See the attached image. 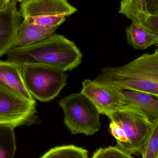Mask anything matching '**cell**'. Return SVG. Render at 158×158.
Masks as SVG:
<instances>
[{
	"instance_id": "cell-14",
	"label": "cell",
	"mask_w": 158,
	"mask_h": 158,
	"mask_svg": "<svg viewBox=\"0 0 158 158\" xmlns=\"http://www.w3.org/2000/svg\"><path fill=\"white\" fill-rule=\"evenodd\" d=\"M148 0H122L118 13L124 15L132 22L143 25L150 15L148 7Z\"/></svg>"
},
{
	"instance_id": "cell-2",
	"label": "cell",
	"mask_w": 158,
	"mask_h": 158,
	"mask_svg": "<svg viewBox=\"0 0 158 158\" xmlns=\"http://www.w3.org/2000/svg\"><path fill=\"white\" fill-rule=\"evenodd\" d=\"M120 90L149 94L158 99V47L118 67H106L94 80Z\"/></svg>"
},
{
	"instance_id": "cell-6",
	"label": "cell",
	"mask_w": 158,
	"mask_h": 158,
	"mask_svg": "<svg viewBox=\"0 0 158 158\" xmlns=\"http://www.w3.org/2000/svg\"><path fill=\"white\" fill-rule=\"evenodd\" d=\"M77 11L67 0H31L20 4L19 12L29 24L58 27Z\"/></svg>"
},
{
	"instance_id": "cell-12",
	"label": "cell",
	"mask_w": 158,
	"mask_h": 158,
	"mask_svg": "<svg viewBox=\"0 0 158 158\" xmlns=\"http://www.w3.org/2000/svg\"><path fill=\"white\" fill-rule=\"evenodd\" d=\"M58 27L31 25L23 20L20 25L13 47H20L47 39L55 34Z\"/></svg>"
},
{
	"instance_id": "cell-16",
	"label": "cell",
	"mask_w": 158,
	"mask_h": 158,
	"mask_svg": "<svg viewBox=\"0 0 158 158\" xmlns=\"http://www.w3.org/2000/svg\"><path fill=\"white\" fill-rule=\"evenodd\" d=\"M40 158H88V151L72 145L62 146L52 148Z\"/></svg>"
},
{
	"instance_id": "cell-22",
	"label": "cell",
	"mask_w": 158,
	"mask_h": 158,
	"mask_svg": "<svg viewBox=\"0 0 158 158\" xmlns=\"http://www.w3.org/2000/svg\"><path fill=\"white\" fill-rule=\"evenodd\" d=\"M30 1H31V0H17V2H19L21 3V4L29 2Z\"/></svg>"
},
{
	"instance_id": "cell-15",
	"label": "cell",
	"mask_w": 158,
	"mask_h": 158,
	"mask_svg": "<svg viewBox=\"0 0 158 158\" xmlns=\"http://www.w3.org/2000/svg\"><path fill=\"white\" fill-rule=\"evenodd\" d=\"M8 124H0V158H14L16 144L14 129Z\"/></svg>"
},
{
	"instance_id": "cell-20",
	"label": "cell",
	"mask_w": 158,
	"mask_h": 158,
	"mask_svg": "<svg viewBox=\"0 0 158 158\" xmlns=\"http://www.w3.org/2000/svg\"><path fill=\"white\" fill-rule=\"evenodd\" d=\"M148 7L150 15H157L158 13V0H148Z\"/></svg>"
},
{
	"instance_id": "cell-4",
	"label": "cell",
	"mask_w": 158,
	"mask_h": 158,
	"mask_svg": "<svg viewBox=\"0 0 158 158\" xmlns=\"http://www.w3.org/2000/svg\"><path fill=\"white\" fill-rule=\"evenodd\" d=\"M58 104L64 112L65 124L73 134L89 136L99 131L100 113L83 94H72L62 98Z\"/></svg>"
},
{
	"instance_id": "cell-5",
	"label": "cell",
	"mask_w": 158,
	"mask_h": 158,
	"mask_svg": "<svg viewBox=\"0 0 158 158\" xmlns=\"http://www.w3.org/2000/svg\"><path fill=\"white\" fill-rule=\"evenodd\" d=\"M21 67L27 89L34 98L41 102L55 98L67 84L68 76L60 69L38 65Z\"/></svg>"
},
{
	"instance_id": "cell-17",
	"label": "cell",
	"mask_w": 158,
	"mask_h": 158,
	"mask_svg": "<svg viewBox=\"0 0 158 158\" xmlns=\"http://www.w3.org/2000/svg\"><path fill=\"white\" fill-rule=\"evenodd\" d=\"M141 156L142 158H158V119L153 123Z\"/></svg>"
},
{
	"instance_id": "cell-23",
	"label": "cell",
	"mask_w": 158,
	"mask_h": 158,
	"mask_svg": "<svg viewBox=\"0 0 158 158\" xmlns=\"http://www.w3.org/2000/svg\"><path fill=\"white\" fill-rule=\"evenodd\" d=\"M158 15V14H157V15Z\"/></svg>"
},
{
	"instance_id": "cell-10",
	"label": "cell",
	"mask_w": 158,
	"mask_h": 158,
	"mask_svg": "<svg viewBox=\"0 0 158 158\" xmlns=\"http://www.w3.org/2000/svg\"><path fill=\"white\" fill-rule=\"evenodd\" d=\"M0 83L9 87L30 100H35L26 87L22 67L10 61H0Z\"/></svg>"
},
{
	"instance_id": "cell-7",
	"label": "cell",
	"mask_w": 158,
	"mask_h": 158,
	"mask_svg": "<svg viewBox=\"0 0 158 158\" xmlns=\"http://www.w3.org/2000/svg\"><path fill=\"white\" fill-rule=\"evenodd\" d=\"M36 106L35 100L0 83V124L16 127L28 123L36 112Z\"/></svg>"
},
{
	"instance_id": "cell-1",
	"label": "cell",
	"mask_w": 158,
	"mask_h": 158,
	"mask_svg": "<svg viewBox=\"0 0 158 158\" xmlns=\"http://www.w3.org/2000/svg\"><path fill=\"white\" fill-rule=\"evenodd\" d=\"M7 55L8 61L20 66H45L64 72L78 66L82 57L73 42L56 34L27 46L12 47Z\"/></svg>"
},
{
	"instance_id": "cell-18",
	"label": "cell",
	"mask_w": 158,
	"mask_h": 158,
	"mask_svg": "<svg viewBox=\"0 0 158 158\" xmlns=\"http://www.w3.org/2000/svg\"><path fill=\"white\" fill-rule=\"evenodd\" d=\"M92 158H134L118 147L110 146L106 148H99L93 155Z\"/></svg>"
},
{
	"instance_id": "cell-8",
	"label": "cell",
	"mask_w": 158,
	"mask_h": 158,
	"mask_svg": "<svg viewBox=\"0 0 158 158\" xmlns=\"http://www.w3.org/2000/svg\"><path fill=\"white\" fill-rule=\"evenodd\" d=\"M82 85L81 93L92 101L100 114L108 117L126 105L121 90L116 87L88 79Z\"/></svg>"
},
{
	"instance_id": "cell-21",
	"label": "cell",
	"mask_w": 158,
	"mask_h": 158,
	"mask_svg": "<svg viewBox=\"0 0 158 158\" xmlns=\"http://www.w3.org/2000/svg\"><path fill=\"white\" fill-rule=\"evenodd\" d=\"M11 0H0V13L6 9Z\"/></svg>"
},
{
	"instance_id": "cell-3",
	"label": "cell",
	"mask_w": 158,
	"mask_h": 158,
	"mask_svg": "<svg viewBox=\"0 0 158 158\" xmlns=\"http://www.w3.org/2000/svg\"><path fill=\"white\" fill-rule=\"evenodd\" d=\"M117 147L131 155H141L153 123L137 108L124 105L108 116Z\"/></svg>"
},
{
	"instance_id": "cell-24",
	"label": "cell",
	"mask_w": 158,
	"mask_h": 158,
	"mask_svg": "<svg viewBox=\"0 0 158 158\" xmlns=\"http://www.w3.org/2000/svg\"></svg>"
},
{
	"instance_id": "cell-19",
	"label": "cell",
	"mask_w": 158,
	"mask_h": 158,
	"mask_svg": "<svg viewBox=\"0 0 158 158\" xmlns=\"http://www.w3.org/2000/svg\"><path fill=\"white\" fill-rule=\"evenodd\" d=\"M143 25L149 28L158 36V15H149ZM157 47H158V45Z\"/></svg>"
},
{
	"instance_id": "cell-13",
	"label": "cell",
	"mask_w": 158,
	"mask_h": 158,
	"mask_svg": "<svg viewBox=\"0 0 158 158\" xmlns=\"http://www.w3.org/2000/svg\"><path fill=\"white\" fill-rule=\"evenodd\" d=\"M127 43L136 50H144L150 46L157 47L158 36L143 24L132 22L125 29Z\"/></svg>"
},
{
	"instance_id": "cell-11",
	"label": "cell",
	"mask_w": 158,
	"mask_h": 158,
	"mask_svg": "<svg viewBox=\"0 0 158 158\" xmlns=\"http://www.w3.org/2000/svg\"><path fill=\"white\" fill-rule=\"evenodd\" d=\"M126 105L140 110L152 123L158 119V99L143 92L121 90Z\"/></svg>"
},
{
	"instance_id": "cell-9",
	"label": "cell",
	"mask_w": 158,
	"mask_h": 158,
	"mask_svg": "<svg viewBox=\"0 0 158 158\" xmlns=\"http://www.w3.org/2000/svg\"><path fill=\"white\" fill-rule=\"evenodd\" d=\"M17 0H11L7 8L0 13V57L13 47L22 22L17 7Z\"/></svg>"
}]
</instances>
